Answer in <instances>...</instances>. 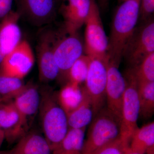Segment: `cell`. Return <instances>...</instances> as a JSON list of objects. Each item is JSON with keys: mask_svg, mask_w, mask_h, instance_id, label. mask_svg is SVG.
<instances>
[{"mask_svg": "<svg viewBox=\"0 0 154 154\" xmlns=\"http://www.w3.org/2000/svg\"><path fill=\"white\" fill-rule=\"evenodd\" d=\"M140 0L121 3L113 16L108 38V60L119 65L125 48L137 27L140 17Z\"/></svg>", "mask_w": 154, "mask_h": 154, "instance_id": "obj_1", "label": "cell"}, {"mask_svg": "<svg viewBox=\"0 0 154 154\" xmlns=\"http://www.w3.org/2000/svg\"><path fill=\"white\" fill-rule=\"evenodd\" d=\"M38 114L43 136L52 150L64 138L69 131L67 116L49 87L39 90Z\"/></svg>", "mask_w": 154, "mask_h": 154, "instance_id": "obj_2", "label": "cell"}, {"mask_svg": "<svg viewBox=\"0 0 154 154\" xmlns=\"http://www.w3.org/2000/svg\"><path fill=\"white\" fill-rule=\"evenodd\" d=\"M121 119L105 106L94 116L84 140L82 154H94L120 137Z\"/></svg>", "mask_w": 154, "mask_h": 154, "instance_id": "obj_3", "label": "cell"}, {"mask_svg": "<svg viewBox=\"0 0 154 154\" xmlns=\"http://www.w3.org/2000/svg\"><path fill=\"white\" fill-rule=\"evenodd\" d=\"M124 77L126 85L122 103L120 137L129 143L133 133L138 127L139 101L137 80L133 69H128Z\"/></svg>", "mask_w": 154, "mask_h": 154, "instance_id": "obj_4", "label": "cell"}, {"mask_svg": "<svg viewBox=\"0 0 154 154\" xmlns=\"http://www.w3.org/2000/svg\"><path fill=\"white\" fill-rule=\"evenodd\" d=\"M154 52V22L152 18L136 27L125 48L123 57L129 68H135Z\"/></svg>", "mask_w": 154, "mask_h": 154, "instance_id": "obj_5", "label": "cell"}, {"mask_svg": "<svg viewBox=\"0 0 154 154\" xmlns=\"http://www.w3.org/2000/svg\"><path fill=\"white\" fill-rule=\"evenodd\" d=\"M85 51L91 58L107 59L108 38L104 30L100 11L94 1L85 23Z\"/></svg>", "mask_w": 154, "mask_h": 154, "instance_id": "obj_6", "label": "cell"}, {"mask_svg": "<svg viewBox=\"0 0 154 154\" xmlns=\"http://www.w3.org/2000/svg\"><path fill=\"white\" fill-rule=\"evenodd\" d=\"M66 34V35L63 36L57 34L54 53L59 71L58 80L66 83L69 70L75 62L84 54L85 47L78 33Z\"/></svg>", "mask_w": 154, "mask_h": 154, "instance_id": "obj_7", "label": "cell"}, {"mask_svg": "<svg viewBox=\"0 0 154 154\" xmlns=\"http://www.w3.org/2000/svg\"><path fill=\"white\" fill-rule=\"evenodd\" d=\"M108 59L91 58L83 87L91 100L94 116L105 106Z\"/></svg>", "mask_w": 154, "mask_h": 154, "instance_id": "obj_8", "label": "cell"}, {"mask_svg": "<svg viewBox=\"0 0 154 154\" xmlns=\"http://www.w3.org/2000/svg\"><path fill=\"white\" fill-rule=\"evenodd\" d=\"M57 34L52 30H45L39 36L36 45L38 77L45 84L58 79L59 76L54 53Z\"/></svg>", "mask_w": 154, "mask_h": 154, "instance_id": "obj_9", "label": "cell"}, {"mask_svg": "<svg viewBox=\"0 0 154 154\" xmlns=\"http://www.w3.org/2000/svg\"><path fill=\"white\" fill-rule=\"evenodd\" d=\"M34 61V54L30 44L26 40H22L5 56L0 66V73L23 79L31 71Z\"/></svg>", "mask_w": 154, "mask_h": 154, "instance_id": "obj_10", "label": "cell"}, {"mask_svg": "<svg viewBox=\"0 0 154 154\" xmlns=\"http://www.w3.org/2000/svg\"><path fill=\"white\" fill-rule=\"evenodd\" d=\"M119 65L109 60L107 62V76L106 82V102L107 107L121 119L123 96L126 80L119 67Z\"/></svg>", "mask_w": 154, "mask_h": 154, "instance_id": "obj_11", "label": "cell"}, {"mask_svg": "<svg viewBox=\"0 0 154 154\" xmlns=\"http://www.w3.org/2000/svg\"><path fill=\"white\" fill-rule=\"evenodd\" d=\"M13 100L19 112L22 128L26 134L30 131L34 119L38 113L39 90L33 83H27L24 91Z\"/></svg>", "mask_w": 154, "mask_h": 154, "instance_id": "obj_12", "label": "cell"}, {"mask_svg": "<svg viewBox=\"0 0 154 154\" xmlns=\"http://www.w3.org/2000/svg\"><path fill=\"white\" fill-rule=\"evenodd\" d=\"M95 0H62L60 13L63 19L64 30L75 34L85 25Z\"/></svg>", "mask_w": 154, "mask_h": 154, "instance_id": "obj_13", "label": "cell"}, {"mask_svg": "<svg viewBox=\"0 0 154 154\" xmlns=\"http://www.w3.org/2000/svg\"><path fill=\"white\" fill-rule=\"evenodd\" d=\"M18 12L35 25H45L55 14L56 0H16Z\"/></svg>", "mask_w": 154, "mask_h": 154, "instance_id": "obj_14", "label": "cell"}, {"mask_svg": "<svg viewBox=\"0 0 154 154\" xmlns=\"http://www.w3.org/2000/svg\"><path fill=\"white\" fill-rule=\"evenodd\" d=\"M0 127L5 132V140L11 144L17 143L25 134L13 100L0 103Z\"/></svg>", "mask_w": 154, "mask_h": 154, "instance_id": "obj_15", "label": "cell"}, {"mask_svg": "<svg viewBox=\"0 0 154 154\" xmlns=\"http://www.w3.org/2000/svg\"><path fill=\"white\" fill-rule=\"evenodd\" d=\"M21 15L11 11L0 20V49L5 56L21 42L22 33L19 25Z\"/></svg>", "mask_w": 154, "mask_h": 154, "instance_id": "obj_16", "label": "cell"}, {"mask_svg": "<svg viewBox=\"0 0 154 154\" xmlns=\"http://www.w3.org/2000/svg\"><path fill=\"white\" fill-rule=\"evenodd\" d=\"M9 154H52V152L44 136L30 130L9 150Z\"/></svg>", "mask_w": 154, "mask_h": 154, "instance_id": "obj_17", "label": "cell"}, {"mask_svg": "<svg viewBox=\"0 0 154 154\" xmlns=\"http://www.w3.org/2000/svg\"><path fill=\"white\" fill-rule=\"evenodd\" d=\"M132 151L141 154H154V122L138 127L133 133L129 144Z\"/></svg>", "mask_w": 154, "mask_h": 154, "instance_id": "obj_18", "label": "cell"}, {"mask_svg": "<svg viewBox=\"0 0 154 154\" xmlns=\"http://www.w3.org/2000/svg\"><path fill=\"white\" fill-rule=\"evenodd\" d=\"M83 98L76 108L68 114L69 129L86 128L94 117L91 101L82 88Z\"/></svg>", "mask_w": 154, "mask_h": 154, "instance_id": "obj_19", "label": "cell"}, {"mask_svg": "<svg viewBox=\"0 0 154 154\" xmlns=\"http://www.w3.org/2000/svg\"><path fill=\"white\" fill-rule=\"evenodd\" d=\"M86 129H69L64 138L52 150V154H82Z\"/></svg>", "mask_w": 154, "mask_h": 154, "instance_id": "obj_20", "label": "cell"}, {"mask_svg": "<svg viewBox=\"0 0 154 154\" xmlns=\"http://www.w3.org/2000/svg\"><path fill=\"white\" fill-rule=\"evenodd\" d=\"M56 95L59 104L67 115L82 102V88L76 84L67 82L58 93H56Z\"/></svg>", "mask_w": 154, "mask_h": 154, "instance_id": "obj_21", "label": "cell"}, {"mask_svg": "<svg viewBox=\"0 0 154 154\" xmlns=\"http://www.w3.org/2000/svg\"><path fill=\"white\" fill-rule=\"evenodd\" d=\"M137 87L139 116L149 119L154 113V82L137 81Z\"/></svg>", "mask_w": 154, "mask_h": 154, "instance_id": "obj_22", "label": "cell"}, {"mask_svg": "<svg viewBox=\"0 0 154 154\" xmlns=\"http://www.w3.org/2000/svg\"><path fill=\"white\" fill-rule=\"evenodd\" d=\"M26 86L22 79L0 73V97L3 101L13 100L24 91Z\"/></svg>", "mask_w": 154, "mask_h": 154, "instance_id": "obj_23", "label": "cell"}, {"mask_svg": "<svg viewBox=\"0 0 154 154\" xmlns=\"http://www.w3.org/2000/svg\"><path fill=\"white\" fill-rule=\"evenodd\" d=\"M91 60V58L86 54L80 57L69 70L67 82L79 86L85 83Z\"/></svg>", "mask_w": 154, "mask_h": 154, "instance_id": "obj_24", "label": "cell"}, {"mask_svg": "<svg viewBox=\"0 0 154 154\" xmlns=\"http://www.w3.org/2000/svg\"><path fill=\"white\" fill-rule=\"evenodd\" d=\"M131 69L137 81L154 82V52L147 56L137 67Z\"/></svg>", "mask_w": 154, "mask_h": 154, "instance_id": "obj_25", "label": "cell"}, {"mask_svg": "<svg viewBox=\"0 0 154 154\" xmlns=\"http://www.w3.org/2000/svg\"><path fill=\"white\" fill-rule=\"evenodd\" d=\"M129 144L120 137L102 147L94 154H124L125 149L129 146Z\"/></svg>", "mask_w": 154, "mask_h": 154, "instance_id": "obj_26", "label": "cell"}, {"mask_svg": "<svg viewBox=\"0 0 154 154\" xmlns=\"http://www.w3.org/2000/svg\"><path fill=\"white\" fill-rule=\"evenodd\" d=\"M154 11V0H140V17L144 22L152 18Z\"/></svg>", "mask_w": 154, "mask_h": 154, "instance_id": "obj_27", "label": "cell"}, {"mask_svg": "<svg viewBox=\"0 0 154 154\" xmlns=\"http://www.w3.org/2000/svg\"><path fill=\"white\" fill-rule=\"evenodd\" d=\"M13 0H0V20L11 11Z\"/></svg>", "mask_w": 154, "mask_h": 154, "instance_id": "obj_28", "label": "cell"}, {"mask_svg": "<svg viewBox=\"0 0 154 154\" xmlns=\"http://www.w3.org/2000/svg\"><path fill=\"white\" fill-rule=\"evenodd\" d=\"M5 140V134L3 130L0 127V148L2 145L3 142Z\"/></svg>", "mask_w": 154, "mask_h": 154, "instance_id": "obj_29", "label": "cell"}, {"mask_svg": "<svg viewBox=\"0 0 154 154\" xmlns=\"http://www.w3.org/2000/svg\"><path fill=\"white\" fill-rule=\"evenodd\" d=\"M124 154H141L138 153L136 152L132 151L131 149L129 148V146L128 147L125 151Z\"/></svg>", "mask_w": 154, "mask_h": 154, "instance_id": "obj_30", "label": "cell"}, {"mask_svg": "<svg viewBox=\"0 0 154 154\" xmlns=\"http://www.w3.org/2000/svg\"><path fill=\"white\" fill-rule=\"evenodd\" d=\"M100 5L103 7H105L108 3L109 0H99Z\"/></svg>", "mask_w": 154, "mask_h": 154, "instance_id": "obj_31", "label": "cell"}, {"mask_svg": "<svg viewBox=\"0 0 154 154\" xmlns=\"http://www.w3.org/2000/svg\"><path fill=\"white\" fill-rule=\"evenodd\" d=\"M5 55H4V54L2 52L1 50L0 49V66L2 64V63L3 60H4V57H5Z\"/></svg>", "mask_w": 154, "mask_h": 154, "instance_id": "obj_32", "label": "cell"}, {"mask_svg": "<svg viewBox=\"0 0 154 154\" xmlns=\"http://www.w3.org/2000/svg\"><path fill=\"white\" fill-rule=\"evenodd\" d=\"M9 150L8 151H1L0 150V154H9Z\"/></svg>", "mask_w": 154, "mask_h": 154, "instance_id": "obj_33", "label": "cell"}, {"mask_svg": "<svg viewBox=\"0 0 154 154\" xmlns=\"http://www.w3.org/2000/svg\"><path fill=\"white\" fill-rule=\"evenodd\" d=\"M120 2H125V1H129V0H119Z\"/></svg>", "mask_w": 154, "mask_h": 154, "instance_id": "obj_34", "label": "cell"}, {"mask_svg": "<svg viewBox=\"0 0 154 154\" xmlns=\"http://www.w3.org/2000/svg\"><path fill=\"white\" fill-rule=\"evenodd\" d=\"M2 101H3V99L0 97V103H1V102H2Z\"/></svg>", "mask_w": 154, "mask_h": 154, "instance_id": "obj_35", "label": "cell"}, {"mask_svg": "<svg viewBox=\"0 0 154 154\" xmlns=\"http://www.w3.org/2000/svg\"><path fill=\"white\" fill-rule=\"evenodd\" d=\"M62 1V0H56V2L57 1Z\"/></svg>", "mask_w": 154, "mask_h": 154, "instance_id": "obj_36", "label": "cell"}, {"mask_svg": "<svg viewBox=\"0 0 154 154\" xmlns=\"http://www.w3.org/2000/svg\"></svg>", "mask_w": 154, "mask_h": 154, "instance_id": "obj_37", "label": "cell"}]
</instances>
